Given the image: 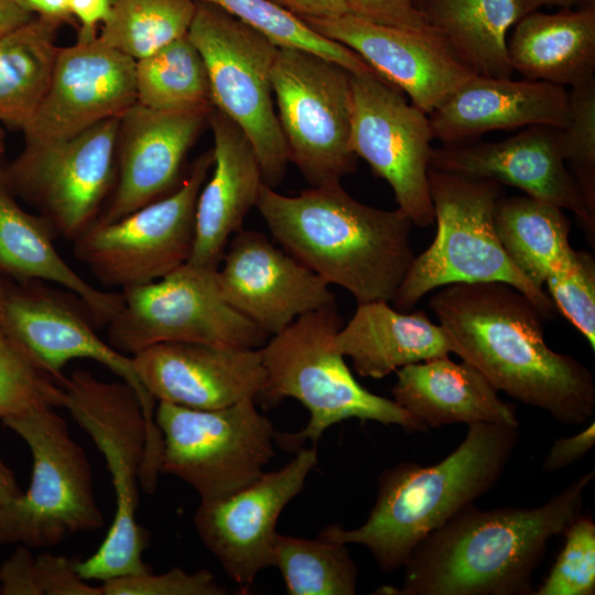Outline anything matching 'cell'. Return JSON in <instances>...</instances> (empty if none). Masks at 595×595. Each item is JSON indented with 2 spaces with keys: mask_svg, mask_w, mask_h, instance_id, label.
<instances>
[{
  "mask_svg": "<svg viewBox=\"0 0 595 595\" xmlns=\"http://www.w3.org/2000/svg\"><path fill=\"white\" fill-rule=\"evenodd\" d=\"M429 305L452 353L482 371L498 391L562 424L580 425L594 418L591 370L549 347L543 317L522 292L502 282L454 283L436 289Z\"/></svg>",
  "mask_w": 595,
  "mask_h": 595,
  "instance_id": "6da1fadb",
  "label": "cell"
},
{
  "mask_svg": "<svg viewBox=\"0 0 595 595\" xmlns=\"http://www.w3.org/2000/svg\"><path fill=\"white\" fill-rule=\"evenodd\" d=\"M589 470L533 508L469 505L425 537L403 564L400 595H528L549 540L582 515Z\"/></svg>",
  "mask_w": 595,
  "mask_h": 595,
  "instance_id": "7a4b0ae2",
  "label": "cell"
},
{
  "mask_svg": "<svg viewBox=\"0 0 595 595\" xmlns=\"http://www.w3.org/2000/svg\"><path fill=\"white\" fill-rule=\"evenodd\" d=\"M256 207L285 251L357 304L391 302L415 257L405 213L363 204L340 183L296 195L263 183Z\"/></svg>",
  "mask_w": 595,
  "mask_h": 595,
  "instance_id": "3957f363",
  "label": "cell"
},
{
  "mask_svg": "<svg viewBox=\"0 0 595 595\" xmlns=\"http://www.w3.org/2000/svg\"><path fill=\"white\" fill-rule=\"evenodd\" d=\"M519 439V428L470 424L461 444L441 462H402L385 469L361 526L326 529L344 543L367 548L383 572L396 571L425 537L499 482Z\"/></svg>",
  "mask_w": 595,
  "mask_h": 595,
  "instance_id": "277c9868",
  "label": "cell"
},
{
  "mask_svg": "<svg viewBox=\"0 0 595 595\" xmlns=\"http://www.w3.org/2000/svg\"><path fill=\"white\" fill-rule=\"evenodd\" d=\"M342 326L334 303L301 315L260 347L266 383L258 399L271 408L293 398L310 412L302 431L277 433L275 442L298 447L306 439L315 444L329 426L351 418L429 431L393 399L368 391L355 379L336 346Z\"/></svg>",
  "mask_w": 595,
  "mask_h": 595,
  "instance_id": "5b68a950",
  "label": "cell"
},
{
  "mask_svg": "<svg viewBox=\"0 0 595 595\" xmlns=\"http://www.w3.org/2000/svg\"><path fill=\"white\" fill-rule=\"evenodd\" d=\"M429 190L436 235L407 272L391 300L409 312L428 293L454 283L502 282L527 295L543 318L555 313L550 295L536 288L512 263L495 227L501 184L430 167Z\"/></svg>",
  "mask_w": 595,
  "mask_h": 595,
  "instance_id": "8992f818",
  "label": "cell"
},
{
  "mask_svg": "<svg viewBox=\"0 0 595 595\" xmlns=\"http://www.w3.org/2000/svg\"><path fill=\"white\" fill-rule=\"evenodd\" d=\"M62 387L63 408L102 454L116 497L113 520L104 541L87 559L75 560L76 571L89 582L149 571L142 560L147 533L137 521L148 443L140 400L125 381H104L85 369L74 370Z\"/></svg>",
  "mask_w": 595,
  "mask_h": 595,
  "instance_id": "52a82bcc",
  "label": "cell"
},
{
  "mask_svg": "<svg viewBox=\"0 0 595 595\" xmlns=\"http://www.w3.org/2000/svg\"><path fill=\"white\" fill-rule=\"evenodd\" d=\"M2 421L26 443L33 465L26 491L0 507V547L48 549L74 533L101 528L105 517L87 455L55 408Z\"/></svg>",
  "mask_w": 595,
  "mask_h": 595,
  "instance_id": "ba28073f",
  "label": "cell"
},
{
  "mask_svg": "<svg viewBox=\"0 0 595 595\" xmlns=\"http://www.w3.org/2000/svg\"><path fill=\"white\" fill-rule=\"evenodd\" d=\"M187 35L205 63L214 107L246 133L263 183L275 188L290 162L271 83L278 45L219 7L201 1Z\"/></svg>",
  "mask_w": 595,
  "mask_h": 595,
  "instance_id": "9c48e42d",
  "label": "cell"
},
{
  "mask_svg": "<svg viewBox=\"0 0 595 595\" xmlns=\"http://www.w3.org/2000/svg\"><path fill=\"white\" fill-rule=\"evenodd\" d=\"M154 421L162 441L160 473L192 486L201 501L251 484L274 456L278 432L255 399L212 410L159 401Z\"/></svg>",
  "mask_w": 595,
  "mask_h": 595,
  "instance_id": "30bf717a",
  "label": "cell"
},
{
  "mask_svg": "<svg viewBox=\"0 0 595 595\" xmlns=\"http://www.w3.org/2000/svg\"><path fill=\"white\" fill-rule=\"evenodd\" d=\"M271 83L290 162L309 184H337L353 174L350 73L313 52L278 46Z\"/></svg>",
  "mask_w": 595,
  "mask_h": 595,
  "instance_id": "8fae6325",
  "label": "cell"
},
{
  "mask_svg": "<svg viewBox=\"0 0 595 595\" xmlns=\"http://www.w3.org/2000/svg\"><path fill=\"white\" fill-rule=\"evenodd\" d=\"M216 270L185 263L160 280L123 289L106 326L107 342L130 356L165 342L262 347L269 336L225 301Z\"/></svg>",
  "mask_w": 595,
  "mask_h": 595,
  "instance_id": "7c38bea8",
  "label": "cell"
},
{
  "mask_svg": "<svg viewBox=\"0 0 595 595\" xmlns=\"http://www.w3.org/2000/svg\"><path fill=\"white\" fill-rule=\"evenodd\" d=\"M213 163L210 149L170 194L115 221L93 223L73 240L76 258L102 285L122 290L160 280L185 264L197 197Z\"/></svg>",
  "mask_w": 595,
  "mask_h": 595,
  "instance_id": "4fadbf2b",
  "label": "cell"
},
{
  "mask_svg": "<svg viewBox=\"0 0 595 595\" xmlns=\"http://www.w3.org/2000/svg\"><path fill=\"white\" fill-rule=\"evenodd\" d=\"M120 118L68 139L25 147L4 170L13 193L34 203L55 237L75 240L98 218L117 175Z\"/></svg>",
  "mask_w": 595,
  "mask_h": 595,
  "instance_id": "5bb4252c",
  "label": "cell"
},
{
  "mask_svg": "<svg viewBox=\"0 0 595 595\" xmlns=\"http://www.w3.org/2000/svg\"><path fill=\"white\" fill-rule=\"evenodd\" d=\"M350 147L386 180L400 208L418 227L434 221L428 172L433 133L428 113L378 75L350 74Z\"/></svg>",
  "mask_w": 595,
  "mask_h": 595,
  "instance_id": "9a60e30c",
  "label": "cell"
},
{
  "mask_svg": "<svg viewBox=\"0 0 595 595\" xmlns=\"http://www.w3.org/2000/svg\"><path fill=\"white\" fill-rule=\"evenodd\" d=\"M8 290L0 323L14 342L61 386L64 367L78 358L107 367L137 393L148 425L147 454L161 448V433L154 421V399L140 382L132 357L120 353L95 332L83 302L71 292L52 289L42 281Z\"/></svg>",
  "mask_w": 595,
  "mask_h": 595,
  "instance_id": "2e32d148",
  "label": "cell"
},
{
  "mask_svg": "<svg viewBox=\"0 0 595 595\" xmlns=\"http://www.w3.org/2000/svg\"><path fill=\"white\" fill-rule=\"evenodd\" d=\"M316 464V448H303L282 468L264 472L236 493L201 501L194 515L196 531L242 593L261 570L272 566L278 519Z\"/></svg>",
  "mask_w": 595,
  "mask_h": 595,
  "instance_id": "e0dca14e",
  "label": "cell"
},
{
  "mask_svg": "<svg viewBox=\"0 0 595 595\" xmlns=\"http://www.w3.org/2000/svg\"><path fill=\"white\" fill-rule=\"evenodd\" d=\"M137 102L136 61L98 35L60 47L47 90L23 127L25 147L62 141Z\"/></svg>",
  "mask_w": 595,
  "mask_h": 595,
  "instance_id": "ac0fdd59",
  "label": "cell"
},
{
  "mask_svg": "<svg viewBox=\"0 0 595 595\" xmlns=\"http://www.w3.org/2000/svg\"><path fill=\"white\" fill-rule=\"evenodd\" d=\"M216 280L225 301L269 337L301 315L335 303L328 283L252 230L235 235Z\"/></svg>",
  "mask_w": 595,
  "mask_h": 595,
  "instance_id": "d6986e66",
  "label": "cell"
},
{
  "mask_svg": "<svg viewBox=\"0 0 595 595\" xmlns=\"http://www.w3.org/2000/svg\"><path fill=\"white\" fill-rule=\"evenodd\" d=\"M562 129L529 126L508 139L433 148L430 167L472 178H488L522 190L527 196L567 209L595 239L592 212L569 169L562 150Z\"/></svg>",
  "mask_w": 595,
  "mask_h": 595,
  "instance_id": "ffe728a7",
  "label": "cell"
},
{
  "mask_svg": "<svg viewBox=\"0 0 595 595\" xmlns=\"http://www.w3.org/2000/svg\"><path fill=\"white\" fill-rule=\"evenodd\" d=\"M131 357L140 382L154 400L191 409L257 400L266 383L260 348L165 342Z\"/></svg>",
  "mask_w": 595,
  "mask_h": 595,
  "instance_id": "44dd1931",
  "label": "cell"
},
{
  "mask_svg": "<svg viewBox=\"0 0 595 595\" xmlns=\"http://www.w3.org/2000/svg\"><path fill=\"white\" fill-rule=\"evenodd\" d=\"M310 29L357 53L425 113L475 73L440 40L381 25L350 13L303 20Z\"/></svg>",
  "mask_w": 595,
  "mask_h": 595,
  "instance_id": "7402d4cb",
  "label": "cell"
},
{
  "mask_svg": "<svg viewBox=\"0 0 595 595\" xmlns=\"http://www.w3.org/2000/svg\"><path fill=\"white\" fill-rule=\"evenodd\" d=\"M210 111H164L138 102L129 108L120 117L113 196L96 221H115L173 192Z\"/></svg>",
  "mask_w": 595,
  "mask_h": 595,
  "instance_id": "603a6c76",
  "label": "cell"
},
{
  "mask_svg": "<svg viewBox=\"0 0 595 595\" xmlns=\"http://www.w3.org/2000/svg\"><path fill=\"white\" fill-rule=\"evenodd\" d=\"M569 115L563 86L475 74L428 116L433 138L453 145L495 130L536 125L564 129Z\"/></svg>",
  "mask_w": 595,
  "mask_h": 595,
  "instance_id": "cb8c5ba5",
  "label": "cell"
},
{
  "mask_svg": "<svg viewBox=\"0 0 595 595\" xmlns=\"http://www.w3.org/2000/svg\"><path fill=\"white\" fill-rule=\"evenodd\" d=\"M214 137V163L195 208L194 241L186 263L216 270L230 236L242 230L263 184L255 149L229 117L215 107L208 115Z\"/></svg>",
  "mask_w": 595,
  "mask_h": 595,
  "instance_id": "d4e9b609",
  "label": "cell"
},
{
  "mask_svg": "<svg viewBox=\"0 0 595 595\" xmlns=\"http://www.w3.org/2000/svg\"><path fill=\"white\" fill-rule=\"evenodd\" d=\"M392 388L394 402L422 425L494 423L519 428L513 404L473 365L448 356L399 368Z\"/></svg>",
  "mask_w": 595,
  "mask_h": 595,
  "instance_id": "484cf974",
  "label": "cell"
},
{
  "mask_svg": "<svg viewBox=\"0 0 595 595\" xmlns=\"http://www.w3.org/2000/svg\"><path fill=\"white\" fill-rule=\"evenodd\" d=\"M335 342L338 350L351 359L354 370L372 379L452 353L443 327L431 322L423 311L400 312L383 300L357 304Z\"/></svg>",
  "mask_w": 595,
  "mask_h": 595,
  "instance_id": "4316f807",
  "label": "cell"
},
{
  "mask_svg": "<svg viewBox=\"0 0 595 595\" xmlns=\"http://www.w3.org/2000/svg\"><path fill=\"white\" fill-rule=\"evenodd\" d=\"M54 238L43 216L22 209L0 167V271L71 292L86 306L96 327L107 326L121 305V293L99 290L84 280L61 257Z\"/></svg>",
  "mask_w": 595,
  "mask_h": 595,
  "instance_id": "83f0119b",
  "label": "cell"
},
{
  "mask_svg": "<svg viewBox=\"0 0 595 595\" xmlns=\"http://www.w3.org/2000/svg\"><path fill=\"white\" fill-rule=\"evenodd\" d=\"M581 3L577 10L532 11L517 21L507 40L513 72L563 87L594 78L595 0Z\"/></svg>",
  "mask_w": 595,
  "mask_h": 595,
  "instance_id": "f1b7e54d",
  "label": "cell"
},
{
  "mask_svg": "<svg viewBox=\"0 0 595 595\" xmlns=\"http://www.w3.org/2000/svg\"><path fill=\"white\" fill-rule=\"evenodd\" d=\"M494 219L512 263L540 290L572 271L584 253L571 247V223L563 209L552 204L530 196L500 197Z\"/></svg>",
  "mask_w": 595,
  "mask_h": 595,
  "instance_id": "f546056e",
  "label": "cell"
},
{
  "mask_svg": "<svg viewBox=\"0 0 595 595\" xmlns=\"http://www.w3.org/2000/svg\"><path fill=\"white\" fill-rule=\"evenodd\" d=\"M419 9L476 75L512 77L507 32L522 17L519 0H422Z\"/></svg>",
  "mask_w": 595,
  "mask_h": 595,
  "instance_id": "4dcf8cb0",
  "label": "cell"
},
{
  "mask_svg": "<svg viewBox=\"0 0 595 595\" xmlns=\"http://www.w3.org/2000/svg\"><path fill=\"white\" fill-rule=\"evenodd\" d=\"M60 25L35 15L0 37V121L23 129L34 115L51 80Z\"/></svg>",
  "mask_w": 595,
  "mask_h": 595,
  "instance_id": "1f68e13d",
  "label": "cell"
},
{
  "mask_svg": "<svg viewBox=\"0 0 595 595\" xmlns=\"http://www.w3.org/2000/svg\"><path fill=\"white\" fill-rule=\"evenodd\" d=\"M137 102L155 110L214 108L205 63L187 33L136 61Z\"/></svg>",
  "mask_w": 595,
  "mask_h": 595,
  "instance_id": "d6a6232c",
  "label": "cell"
},
{
  "mask_svg": "<svg viewBox=\"0 0 595 595\" xmlns=\"http://www.w3.org/2000/svg\"><path fill=\"white\" fill-rule=\"evenodd\" d=\"M344 543L326 527L315 539L278 532L272 566H277L290 595H354L358 567Z\"/></svg>",
  "mask_w": 595,
  "mask_h": 595,
  "instance_id": "836d02e7",
  "label": "cell"
},
{
  "mask_svg": "<svg viewBox=\"0 0 595 595\" xmlns=\"http://www.w3.org/2000/svg\"><path fill=\"white\" fill-rule=\"evenodd\" d=\"M196 0H112L98 39L134 61L188 32Z\"/></svg>",
  "mask_w": 595,
  "mask_h": 595,
  "instance_id": "e575fe53",
  "label": "cell"
},
{
  "mask_svg": "<svg viewBox=\"0 0 595 595\" xmlns=\"http://www.w3.org/2000/svg\"><path fill=\"white\" fill-rule=\"evenodd\" d=\"M219 7L267 35L278 46L296 47L333 61L350 74L378 75L347 46L320 35L300 19L266 0H196Z\"/></svg>",
  "mask_w": 595,
  "mask_h": 595,
  "instance_id": "d590c367",
  "label": "cell"
},
{
  "mask_svg": "<svg viewBox=\"0 0 595 595\" xmlns=\"http://www.w3.org/2000/svg\"><path fill=\"white\" fill-rule=\"evenodd\" d=\"M63 404V387L26 355L0 323V418Z\"/></svg>",
  "mask_w": 595,
  "mask_h": 595,
  "instance_id": "8d00e7d4",
  "label": "cell"
},
{
  "mask_svg": "<svg viewBox=\"0 0 595 595\" xmlns=\"http://www.w3.org/2000/svg\"><path fill=\"white\" fill-rule=\"evenodd\" d=\"M569 112V125L561 134L564 160L595 213V78L571 87Z\"/></svg>",
  "mask_w": 595,
  "mask_h": 595,
  "instance_id": "74e56055",
  "label": "cell"
},
{
  "mask_svg": "<svg viewBox=\"0 0 595 595\" xmlns=\"http://www.w3.org/2000/svg\"><path fill=\"white\" fill-rule=\"evenodd\" d=\"M565 542L536 595L595 594V522L580 516L563 532Z\"/></svg>",
  "mask_w": 595,
  "mask_h": 595,
  "instance_id": "f35d334b",
  "label": "cell"
},
{
  "mask_svg": "<svg viewBox=\"0 0 595 595\" xmlns=\"http://www.w3.org/2000/svg\"><path fill=\"white\" fill-rule=\"evenodd\" d=\"M555 307L595 349V260L584 251L575 268L547 284Z\"/></svg>",
  "mask_w": 595,
  "mask_h": 595,
  "instance_id": "ab89813d",
  "label": "cell"
},
{
  "mask_svg": "<svg viewBox=\"0 0 595 595\" xmlns=\"http://www.w3.org/2000/svg\"><path fill=\"white\" fill-rule=\"evenodd\" d=\"M102 595H223L224 587L218 585L207 570L194 573L173 567L162 574L144 571L137 574L117 576L102 582Z\"/></svg>",
  "mask_w": 595,
  "mask_h": 595,
  "instance_id": "60d3db41",
  "label": "cell"
},
{
  "mask_svg": "<svg viewBox=\"0 0 595 595\" xmlns=\"http://www.w3.org/2000/svg\"><path fill=\"white\" fill-rule=\"evenodd\" d=\"M344 1L349 13L357 18L443 41L442 36L430 25L414 0Z\"/></svg>",
  "mask_w": 595,
  "mask_h": 595,
  "instance_id": "b9f144b4",
  "label": "cell"
},
{
  "mask_svg": "<svg viewBox=\"0 0 595 595\" xmlns=\"http://www.w3.org/2000/svg\"><path fill=\"white\" fill-rule=\"evenodd\" d=\"M42 595H102L101 586H93L75 567V560L44 551L35 556Z\"/></svg>",
  "mask_w": 595,
  "mask_h": 595,
  "instance_id": "7bdbcfd3",
  "label": "cell"
},
{
  "mask_svg": "<svg viewBox=\"0 0 595 595\" xmlns=\"http://www.w3.org/2000/svg\"><path fill=\"white\" fill-rule=\"evenodd\" d=\"M0 595H42L36 560L20 544L0 566Z\"/></svg>",
  "mask_w": 595,
  "mask_h": 595,
  "instance_id": "ee69618b",
  "label": "cell"
},
{
  "mask_svg": "<svg viewBox=\"0 0 595 595\" xmlns=\"http://www.w3.org/2000/svg\"><path fill=\"white\" fill-rule=\"evenodd\" d=\"M595 444V421L592 419L578 433L556 439L545 455L542 468L554 473L581 459Z\"/></svg>",
  "mask_w": 595,
  "mask_h": 595,
  "instance_id": "f6af8a7d",
  "label": "cell"
},
{
  "mask_svg": "<svg viewBox=\"0 0 595 595\" xmlns=\"http://www.w3.org/2000/svg\"><path fill=\"white\" fill-rule=\"evenodd\" d=\"M112 9V0H69L72 18L79 23V39L97 36L99 24H105Z\"/></svg>",
  "mask_w": 595,
  "mask_h": 595,
  "instance_id": "bcb514c9",
  "label": "cell"
},
{
  "mask_svg": "<svg viewBox=\"0 0 595 595\" xmlns=\"http://www.w3.org/2000/svg\"><path fill=\"white\" fill-rule=\"evenodd\" d=\"M301 21L327 19L349 13L344 0H266Z\"/></svg>",
  "mask_w": 595,
  "mask_h": 595,
  "instance_id": "7dc6e473",
  "label": "cell"
},
{
  "mask_svg": "<svg viewBox=\"0 0 595 595\" xmlns=\"http://www.w3.org/2000/svg\"><path fill=\"white\" fill-rule=\"evenodd\" d=\"M28 11L36 17L55 21L60 24L73 20L69 0H18Z\"/></svg>",
  "mask_w": 595,
  "mask_h": 595,
  "instance_id": "c3c4849f",
  "label": "cell"
},
{
  "mask_svg": "<svg viewBox=\"0 0 595 595\" xmlns=\"http://www.w3.org/2000/svg\"><path fill=\"white\" fill-rule=\"evenodd\" d=\"M34 17L18 0H0V37L26 24Z\"/></svg>",
  "mask_w": 595,
  "mask_h": 595,
  "instance_id": "681fc988",
  "label": "cell"
},
{
  "mask_svg": "<svg viewBox=\"0 0 595 595\" xmlns=\"http://www.w3.org/2000/svg\"><path fill=\"white\" fill-rule=\"evenodd\" d=\"M20 494L14 475L0 458V507Z\"/></svg>",
  "mask_w": 595,
  "mask_h": 595,
  "instance_id": "f907efd6",
  "label": "cell"
},
{
  "mask_svg": "<svg viewBox=\"0 0 595 595\" xmlns=\"http://www.w3.org/2000/svg\"><path fill=\"white\" fill-rule=\"evenodd\" d=\"M583 0H519L522 17L543 6H558L569 9L572 6L581 3Z\"/></svg>",
  "mask_w": 595,
  "mask_h": 595,
  "instance_id": "816d5d0a",
  "label": "cell"
},
{
  "mask_svg": "<svg viewBox=\"0 0 595 595\" xmlns=\"http://www.w3.org/2000/svg\"><path fill=\"white\" fill-rule=\"evenodd\" d=\"M4 298H6V289L0 284V315H1V312H2Z\"/></svg>",
  "mask_w": 595,
  "mask_h": 595,
  "instance_id": "f5cc1de1",
  "label": "cell"
},
{
  "mask_svg": "<svg viewBox=\"0 0 595 595\" xmlns=\"http://www.w3.org/2000/svg\"><path fill=\"white\" fill-rule=\"evenodd\" d=\"M2 147H3V133L0 129V151L2 150Z\"/></svg>",
  "mask_w": 595,
  "mask_h": 595,
  "instance_id": "db71d44e",
  "label": "cell"
},
{
  "mask_svg": "<svg viewBox=\"0 0 595 595\" xmlns=\"http://www.w3.org/2000/svg\"><path fill=\"white\" fill-rule=\"evenodd\" d=\"M414 1H415V4H416L418 8H419V6H420V3H421L422 0H414Z\"/></svg>",
  "mask_w": 595,
  "mask_h": 595,
  "instance_id": "11a10c76",
  "label": "cell"
}]
</instances>
